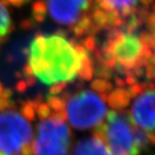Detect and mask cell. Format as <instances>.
Segmentation results:
<instances>
[{
    "instance_id": "1",
    "label": "cell",
    "mask_w": 155,
    "mask_h": 155,
    "mask_svg": "<svg viewBox=\"0 0 155 155\" xmlns=\"http://www.w3.org/2000/svg\"><path fill=\"white\" fill-rule=\"evenodd\" d=\"M95 75L92 51L83 41L62 33L39 34L32 39L25 65L26 81L38 80L56 95L69 85L90 81Z\"/></svg>"
},
{
    "instance_id": "2",
    "label": "cell",
    "mask_w": 155,
    "mask_h": 155,
    "mask_svg": "<svg viewBox=\"0 0 155 155\" xmlns=\"http://www.w3.org/2000/svg\"><path fill=\"white\" fill-rule=\"evenodd\" d=\"M99 34H103L100 41L87 38L97 78L113 86L139 82L142 78L155 80L154 54L144 25L120 26Z\"/></svg>"
},
{
    "instance_id": "3",
    "label": "cell",
    "mask_w": 155,
    "mask_h": 155,
    "mask_svg": "<svg viewBox=\"0 0 155 155\" xmlns=\"http://www.w3.org/2000/svg\"><path fill=\"white\" fill-rule=\"evenodd\" d=\"M112 89L113 84L109 81L95 78L89 87L78 86L72 91L49 95L46 101L73 128L95 130L108 113L107 95Z\"/></svg>"
},
{
    "instance_id": "4",
    "label": "cell",
    "mask_w": 155,
    "mask_h": 155,
    "mask_svg": "<svg viewBox=\"0 0 155 155\" xmlns=\"http://www.w3.org/2000/svg\"><path fill=\"white\" fill-rule=\"evenodd\" d=\"M35 99L17 103L0 84V155H31Z\"/></svg>"
},
{
    "instance_id": "5",
    "label": "cell",
    "mask_w": 155,
    "mask_h": 155,
    "mask_svg": "<svg viewBox=\"0 0 155 155\" xmlns=\"http://www.w3.org/2000/svg\"><path fill=\"white\" fill-rule=\"evenodd\" d=\"M94 134L113 155H140L155 146V139L137 127L124 110L109 111Z\"/></svg>"
},
{
    "instance_id": "6",
    "label": "cell",
    "mask_w": 155,
    "mask_h": 155,
    "mask_svg": "<svg viewBox=\"0 0 155 155\" xmlns=\"http://www.w3.org/2000/svg\"><path fill=\"white\" fill-rule=\"evenodd\" d=\"M36 133L32 143L34 155H68L72 134L61 113L52 109L46 100L35 99Z\"/></svg>"
},
{
    "instance_id": "7",
    "label": "cell",
    "mask_w": 155,
    "mask_h": 155,
    "mask_svg": "<svg viewBox=\"0 0 155 155\" xmlns=\"http://www.w3.org/2000/svg\"><path fill=\"white\" fill-rule=\"evenodd\" d=\"M153 3L154 0H94V37L120 26L144 25Z\"/></svg>"
},
{
    "instance_id": "8",
    "label": "cell",
    "mask_w": 155,
    "mask_h": 155,
    "mask_svg": "<svg viewBox=\"0 0 155 155\" xmlns=\"http://www.w3.org/2000/svg\"><path fill=\"white\" fill-rule=\"evenodd\" d=\"M94 0H45L35 12L42 19L46 14L59 25L71 31L77 38L94 37L92 21Z\"/></svg>"
},
{
    "instance_id": "9",
    "label": "cell",
    "mask_w": 155,
    "mask_h": 155,
    "mask_svg": "<svg viewBox=\"0 0 155 155\" xmlns=\"http://www.w3.org/2000/svg\"><path fill=\"white\" fill-rule=\"evenodd\" d=\"M124 86V111L137 127L155 139V84L139 81Z\"/></svg>"
},
{
    "instance_id": "10",
    "label": "cell",
    "mask_w": 155,
    "mask_h": 155,
    "mask_svg": "<svg viewBox=\"0 0 155 155\" xmlns=\"http://www.w3.org/2000/svg\"><path fill=\"white\" fill-rule=\"evenodd\" d=\"M70 155H113L104 142L94 134L93 137L80 140Z\"/></svg>"
},
{
    "instance_id": "11",
    "label": "cell",
    "mask_w": 155,
    "mask_h": 155,
    "mask_svg": "<svg viewBox=\"0 0 155 155\" xmlns=\"http://www.w3.org/2000/svg\"><path fill=\"white\" fill-rule=\"evenodd\" d=\"M12 20L7 8V3L0 0V43L12 31Z\"/></svg>"
},
{
    "instance_id": "12",
    "label": "cell",
    "mask_w": 155,
    "mask_h": 155,
    "mask_svg": "<svg viewBox=\"0 0 155 155\" xmlns=\"http://www.w3.org/2000/svg\"><path fill=\"white\" fill-rule=\"evenodd\" d=\"M144 29H145L150 48L154 54L155 64V2L153 3L149 14L146 17L145 23H144Z\"/></svg>"
}]
</instances>
